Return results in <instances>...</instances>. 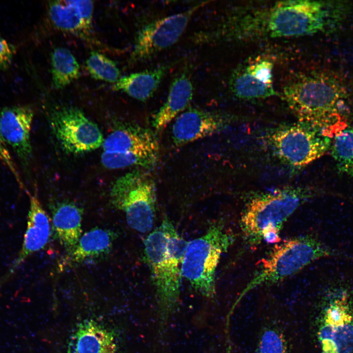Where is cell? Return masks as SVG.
Returning <instances> with one entry per match:
<instances>
[{"instance_id": "obj_1", "label": "cell", "mask_w": 353, "mask_h": 353, "mask_svg": "<svg viewBox=\"0 0 353 353\" xmlns=\"http://www.w3.org/2000/svg\"><path fill=\"white\" fill-rule=\"evenodd\" d=\"M337 1L284 0L232 20L234 35L249 37H295L325 31L339 20L344 4Z\"/></svg>"}, {"instance_id": "obj_2", "label": "cell", "mask_w": 353, "mask_h": 353, "mask_svg": "<svg viewBox=\"0 0 353 353\" xmlns=\"http://www.w3.org/2000/svg\"><path fill=\"white\" fill-rule=\"evenodd\" d=\"M283 98L299 122L335 133L347 108V88L336 75L322 71L301 73L284 86Z\"/></svg>"}, {"instance_id": "obj_3", "label": "cell", "mask_w": 353, "mask_h": 353, "mask_svg": "<svg viewBox=\"0 0 353 353\" xmlns=\"http://www.w3.org/2000/svg\"><path fill=\"white\" fill-rule=\"evenodd\" d=\"M187 242L167 217L144 240V259L155 290L160 331L179 307L182 263Z\"/></svg>"}, {"instance_id": "obj_4", "label": "cell", "mask_w": 353, "mask_h": 353, "mask_svg": "<svg viewBox=\"0 0 353 353\" xmlns=\"http://www.w3.org/2000/svg\"><path fill=\"white\" fill-rule=\"evenodd\" d=\"M309 196L303 190L286 188L252 197L245 203L240 221L245 244L254 247L263 240L279 241L283 224Z\"/></svg>"}, {"instance_id": "obj_5", "label": "cell", "mask_w": 353, "mask_h": 353, "mask_svg": "<svg viewBox=\"0 0 353 353\" xmlns=\"http://www.w3.org/2000/svg\"><path fill=\"white\" fill-rule=\"evenodd\" d=\"M342 254L323 243L313 235L295 237L276 245L260 261L258 269L240 293L231 311L242 298L252 289L280 281L321 258L342 256Z\"/></svg>"}, {"instance_id": "obj_6", "label": "cell", "mask_w": 353, "mask_h": 353, "mask_svg": "<svg viewBox=\"0 0 353 353\" xmlns=\"http://www.w3.org/2000/svg\"><path fill=\"white\" fill-rule=\"evenodd\" d=\"M235 239L224 224H211L202 236L187 242L182 263V277L193 290L209 299L216 295V271L222 254Z\"/></svg>"}, {"instance_id": "obj_7", "label": "cell", "mask_w": 353, "mask_h": 353, "mask_svg": "<svg viewBox=\"0 0 353 353\" xmlns=\"http://www.w3.org/2000/svg\"><path fill=\"white\" fill-rule=\"evenodd\" d=\"M111 204L122 211L127 225L142 233L153 229L156 211V189L153 177L134 170L119 177L110 192Z\"/></svg>"}, {"instance_id": "obj_8", "label": "cell", "mask_w": 353, "mask_h": 353, "mask_svg": "<svg viewBox=\"0 0 353 353\" xmlns=\"http://www.w3.org/2000/svg\"><path fill=\"white\" fill-rule=\"evenodd\" d=\"M322 353H353V289L344 283L332 287L318 319Z\"/></svg>"}, {"instance_id": "obj_9", "label": "cell", "mask_w": 353, "mask_h": 353, "mask_svg": "<svg viewBox=\"0 0 353 353\" xmlns=\"http://www.w3.org/2000/svg\"><path fill=\"white\" fill-rule=\"evenodd\" d=\"M334 133L303 123L280 126L270 136L274 152L280 159L295 167L306 166L330 149Z\"/></svg>"}, {"instance_id": "obj_10", "label": "cell", "mask_w": 353, "mask_h": 353, "mask_svg": "<svg viewBox=\"0 0 353 353\" xmlns=\"http://www.w3.org/2000/svg\"><path fill=\"white\" fill-rule=\"evenodd\" d=\"M208 2H199L182 12L153 21L143 26L136 36L130 64L149 59L174 45L195 13Z\"/></svg>"}, {"instance_id": "obj_11", "label": "cell", "mask_w": 353, "mask_h": 353, "mask_svg": "<svg viewBox=\"0 0 353 353\" xmlns=\"http://www.w3.org/2000/svg\"><path fill=\"white\" fill-rule=\"evenodd\" d=\"M50 122L56 138L67 152L85 153L103 144L104 139L99 127L76 107L65 106L55 110Z\"/></svg>"}, {"instance_id": "obj_12", "label": "cell", "mask_w": 353, "mask_h": 353, "mask_svg": "<svg viewBox=\"0 0 353 353\" xmlns=\"http://www.w3.org/2000/svg\"><path fill=\"white\" fill-rule=\"evenodd\" d=\"M101 157L125 160L138 155L159 156V144L150 128L137 124L120 125L104 139Z\"/></svg>"}, {"instance_id": "obj_13", "label": "cell", "mask_w": 353, "mask_h": 353, "mask_svg": "<svg viewBox=\"0 0 353 353\" xmlns=\"http://www.w3.org/2000/svg\"><path fill=\"white\" fill-rule=\"evenodd\" d=\"M273 63L265 57L248 59L232 74L229 87L237 98L265 99L276 94L273 80Z\"/></svg>"}, {"instance_id": "obj_14", "label": "cell", "mask_w": 353, "mask_h": 353, "mask_svg": "<svg viewBox=\"0 0 353 353\" xmlns=\"http://www.w3.org/2000/svg\"><path fill=\"white\" fill-rule=\"evenodd\" d=\"M33 116V109L27 105L0 109V136L25 168L28 165L32 154L30 132Z\"/></svg>"}, {"instance_id": "obj_15", "label": "cell", "mask_w": 353, "mask_h": 353, "mask_svg": "<svg viewBox=\"0 0 353 353\" xmlns=\"http://www.w3.org/2000/svg\"><path fill=\"white\" fill-rule=\"evenodd\" d=\"M227 115L219 112L190 108L175 119L171 129L174 145L180 147L210 136L224 127Z\"/></svg>"}, {"instance_id": "obj_16", "label": "cell", "mask_w": 353, "mask_h": 353, "mask_svg": "<svg viewBox=\"0 0 353 353\" xmlns=\"http://www.w3.org/2000/svg\"><path fill=\"white\" fill-rule=\"evenodd\" d=\"M50 220L36 193L30 196L27 227L22 248L0 283L7 280L27 257L46 246L51 233Z\"/></svg>"}, {"instance_id": "obj_17", "label": "cell", "mask_w": 353, "mask_h": 353, "mask_svg": "<svg viewBox=\"0 0 353 353\" xmlns=\"http://www.w3.org/2000/svg\"><path fill=\"white\" fill-rule=\"evenodd\" d=\"M113 331L93 320L79 323L70 338L68 353H117Z\"/></svg>"}, {"instance_id": "obj_18", "label": "cell", "mask_w": 353, "mask_h": 353, "mask_svg": "<svg viewBox=\"0 0 353 353\" xmlns=\"http://www.w3.org/2000/svg\"><path fill=\"white\" fill-rule=\"evenodd\" d=\"M115 238L114 232L106 228H94L85 232L73 249L61 259L59 271L107 254Z\"/></svg>"}, {"instance_id": "obj_19", "label": "cell", "mask_w": 353, "mask_h": 353, "mask_svg": "<svg viewBox=\"0 0 353 353\" xmlns=\"http://www.w3.org/2000/svg\"><path fill=\"white\" fill-rule=\"evenodd\" d=\"M193 84L187 73L183 72L176 76L170 84L165 102L152 118L154 129L162 130L186 109L193 99Z\"/></svg>"}, {"instance_id": "obj_20", "label": "cell", "mask_w": 353, "mask_h": 353, "mask_svg": "<svg viewBox=\"0 0 353 353\" xmlns=\"http://www.w3.org/2000/svg\"><path fill=\"white\" fill-rule=\"evenodd\" d=\"M51 213V227L55 236L68 252L82 235V209L72 202H59L52 206Z\"/></svg>"}, {"instance_id": "obj_21", "label": "cell", "mask_w": 353, "mask_h": 353, "mask_svg": "<svg viewBox=\"0 0 353 353\" xmlns=\"http://www.w3.org/2000/svg\"><path fill=\"white\" fill-rule=\"evenodd\" d=\"M174 64L163 65L120 77L113 84L112 89L124 92L138 101H145L152 96Z\"/></svg>"}, {"instance_id": "obj_22", "label": "cell", "mask_w": 353, "mask_h": 353, "mask_svg": "<svg viewBox=\"0 0 353 353\" xmlns=\"http://www.w3.org/2000/svg\"><path fill=\"white\" fill-rule=\"evenodd\" d=\"M48 15L58 29L87 38L91 25L83 17L75 0H56L48 4Z\"/></svg>"}, {"instance_id": "obj_23", "label": "cell", "mask_w": 353, "mask_h": 353, "mask_svg": "<svg viewBox=\"0 0 353 353\" xmlns=\"http://www.w3.org/2000/svg\"><path fill=\"white\" fill-rule=\"evenodd\" d=\"M51 73L52 86L56 89L64 88L79 77V65L69 50L58 47L53 50Z\"/></svg>"}, {"instance_id": "obj_24", "label": "cell", "mask_w": 353, "mask_h": 353, "mask_svg": "<svg viewBox=\"0 0 353 353\" xmlns=\"http://www.w3.org/2000/svg\"><path fill=\"white\" fill-rule=\"evenodd\" d=\"M330 149L340 172L353 178V126H346L338 130Z\"/></svg>"}, {"instance_id": "obj_25", "label": "cell", "mask_w": 353, "mask_h": 353, "mask_svg": "<svg viewBox=\"0 0 353 353\" xmlns=\"http://www.w3.org/2000/svg\"><path fill=\"white\" fill-rule=\"evenodd\" d=\"M85 63L87 71L95 79L114 84L120 78L116 63L99 52H91Z\"/></svg>"}, {"instance_id": "obj_26", "label": "cell", "mask_w": 353, "mask_h": 353, "mask_svg": "<svg viewBox=\"0 0 353 353\" xmlns=\"http://www.w3.org/2000/svg\"><path fill=\"white\" fill-rule=\"evenodd\" d=\"M255 353H288L284 335L277 328L271 327L261 333Z\"/></svg>"}, {"instance_id": "obj_27", "label": "cell", "mask_w": 353, "mask_h": 353, "mask_svg": "<svg viewBox=\"0 0 353 353\" xmlns=\"http://www.w3.org/2000/svg\"><path fill=\"white\" fill-rule=\"evenodd\" d=\"M16 53V46L0 33V70H7L11 65Z\"/></svg>"}, {"instance_id": "obj_28", "label": "cell", "mask_w": 353, "mask_h": 353, "mask_svg": "<svg viewBox=\"0 0 353 353\" xmlns=\"http://www.w3.org/2000/svg\"><path fill=\"white\" fill-rule=\"evenodd\" d=\"M0 161L9 170L21 188L24 185L17 168L10 154L6 145L0 136Z\"/></svg>"}]
</instances>
